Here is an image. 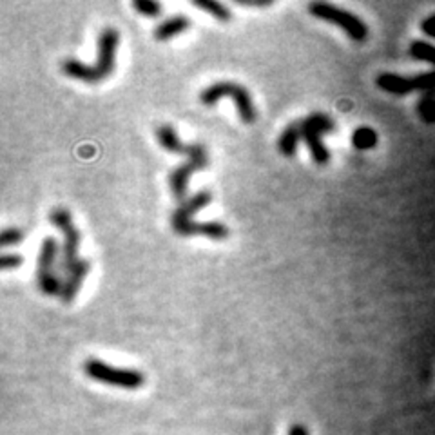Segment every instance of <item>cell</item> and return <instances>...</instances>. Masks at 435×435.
Listing matches in <instances>:
<instances>
[{"label":"cell","instance_id":"7a4b0ae2","mask_svg":"<svg viewBox=\"0 0 435 435\" xmlns=\"http://www.w3.org/2000/svg\"><path fill=\"white\" fill-rule=\"evenodd\" d=\"M120 44V33L114 27H105L98 35V54L95 66H87L77 59H66L60 63V69L66 77L75 80L96 84L102 82L114 71L116 66V51Z\"/></svg>","mask_w":435,"mask_h":435},{"label":"cell","instance_id":"44dd1931","mask_svg":"<svg viewBox=\"0 0 435 435\" xmlns=\"http://www.w3.org/2000/svg\"><path fill=\"white\" fill-rule=\"evenodd\" d=\"M421 29L426 33L428 36L435 38V15H430V17H426L425 20L421 22Z\"/></svg>","mask_w":435,"mask_h":435},{"label":"cell","instance_id":"9c48e42d","mask_svg":"<svg viewBox=\"0 0 435 435\" xmlns=\"http://www.w3.org/2000/svg\"><path fill=\"white\" fill-rule=\"evenodd\" d=\"M376 84L379 89L385 93L395 96L410 95V93H435V71L421 72L417 77H401V75H394V72H381L376 78Z\"/></svg>","mask_w":435,"mask_h":435},{"label":"cell","instance_id":"5bb4252c","mask_svg":"<svg viewBox=\"0 0 435 435\" xmlns=\"http://www.w3.org/2000/svg\"><path fill=\"white\" fill-rule=\"evenodd\" d=\"M192 6L207 11L211 17H214L220 22H231L232 20V15L229 11V8L225 4H222V2H216V0H192Z\"/></svg>","mask_w":435,"mask_h":435},{"label":"cell","instance_id":"8992f818","mask_svg":"<svg viewBox=\"0 0 435 435\" xmlns=\"http://www.w3.org/2000/svg\"><path fill=\"white\" fill-rule=\"evenodd\" d=\"M301 135L312 154L316 165H326L330 162V153L323 144V135H330L335 131V122L325 113H312L301 120Z\"/></svg>","mask_w":435,"mask_h":435},{"label":"cell","instance_id":"ac0fdd59","mask_svg":"<svg viewBox=\"0 0 435 435\" xmlns=\"http://www.w3.org/2000/svg\"><path fill=\"white\" fill-rule=\"evenodd\" d=\"M132 8H135L140 15L149 18L160 17V13H162L163 9L162 4L154 2V0H135V2H132Z\"/></svg>","mask_w":435,"mask_h":435},{"label":"cell","instance_id":"6da1fadb","mask_svg":"<svg viewBox=\"0 0 435 435\" xmlns=\"http://www.w3.org/2000/svg\"><path fill=\"white\" fill-rule=\"evenodd\" d=\"M49 222L54 229L62 231V259L60 267L63 272V285L60 299L63 303H72L82 289V283L91 270L89 259L80 258V231L77 229L72 216L66 207H54L49 213Z\"/></svg>","mask_w":435,"mask_h":435},{"label":"cell","instance_id":"603a6c76","mask_svg":"<svg viewBox=\"0 0 435 435\" xmlns=\"http://www.w3.org/2000/svg\"><path fill=\"white\" fill-rule=\"evenodd\" d=\"M289 435H308V428L303 425H292L289 428Z\"/></svg>","mask_w":435,"mask_h":435},{"label":"cell","instance_id":"3957f363","mask_svg":"<svg viewBox=\"0 0 435 435\" xmlns=\"http://www.w3.org/2000/svg\"><path fill=\"white\" fill-rule=\"evenodd\" d=\"M225 96L234 100L241 122L243 123L256 122L258 111H256V105H254L252 95H250V91L247 89V87L241 86V84H236V82L223 80L216 82V84H211V86L205 87V89L199 93V102L211 107V105L218 104V102L222 98H225Z\"/></svg>","mask_w":435,"mask_h":435},{"label":"cell","instance_id":"52a82bcc","mask_svg":"<svg viewBox=\"0 0 435 435\" xmlns=\"http://www.w3.org/2000/svg\"><path fill=\"white\" fill-rule=\"evenodd\" d=\"M308 11L310 15L319 20H325L328 24H335L339 26L346 35L352 38L353 42H365L368 38V26L362 22L361 18L352 15L346 9H341L328 2H312L308 4Z\"/></svg>","mask_w":435,"mask_h":435},{"label":"cell","instance_id":"9a60e30c","mask_svg":"<svg viewBox=\"0 0 435 435\" xmlns=\"http://www.w3.org/2000/svg\"><path fill=\"white\" fill-rule=\"evenodd\" d=\"M379 136L372 127H358L352 135V145L358 151H368L374 149L377 145Z\"/></svg>","mask_w":435,"mask_h":435},{"label":"cell","instance_id":"277c9868","mask_svg":"<svg viewBox=\"0 0 435 435\" xmlns=\"http://www.w3.org/2000/svg\"><path fill=\"white\" fill-rule=\"evenodd\" d=\"M84 374L93 381L104 383L109 386H116L123 390H138L145 385V376L135 368H118L107 365L102 359H86L84 361Z\"/></svg>","mask_w":435,"mask_h":435},{"label":"cell","instance_id":"e0dca14e","mask_svg":"<svg viewBox=\"0 0 435 435\" xmlns=\"http://www.w3.org/2000/svg\"><path fill=\"white\" fill-rule=\"evenodd\" d=\"M417 113L426 123H435V93L422 95L417 104Z\"/></svg>","mask_w":435,"mask_h":435},{"label":"cell","instance_id":"30bf717a","mask_svg":"<svg viewBox=\"0 0 435 435\" xmlns=\"http://www.w3.org/2000/svg\"><path fill=\"white\" fill-rule=\"evenodd\" d=\"M211 201H213V192H211L208 189L198 190L196 194L183 199V201H181L176 208H174V213H172V216H171L172 231L178 232L181 227L187 225L189 222H192V216H194L198 211L207 207Z\"/></svg>","mask_w":435,"mask_h":435},{"label":"cell","instance_id":"2e32d148","mask_svg":"<svg viewBox=\"0 0 435 435\" xmlns=\"http://www.w3.org/2000/svg\"><path fill=\"white\" fill-rule=\"evenodd\" d=\"M410 54H412L415 60L428 62L435 68V45L422 40H413L412 44H410Z\"/></svg>","mask_w":435,"mask_h":435},{"label":"cell","instance_id":"ba28073f","mask_svg":"<svg viewBox=\"0 0 435 435\" xmlns=\"http://www.w3.org/2000/svg\"><path fill=\"white\" fill-rule=\"evenodd\" d=\"M187 162L181 163L180 167L169 174V187H171L172 196L180 201L187 199V187H189L190 176L196 171H204L208 167V153L205 145L201 144H187Z\"/></svg>","mask_w":435,"mask_h":435},{"label":"cell","instance_id":"7c38bea8","mask_svg":"<svg viewBox=\"0 0 435 435\" xmlns=\"http://www.w3.org/2000/svg\"><path fill=\"white\" fill-rule=\"evenodd\" d=\"M301 140H303V135H301V123L299 122L290 123V125L285 127V131L281 132L280 140H277V151H280V154L290 158V156H294L296 154L298 145Z\"/></svg>","mask_w":435,"mask_h":435},{"label":"cell","instance_id":"d6986e66","mask_svg":"<svg viewBox=\"0 0 435 435\" xmlns=\"http://www.w3.org/2000/svg\"><path fill=\"white\" fill-rule=\"evenodd\" d=\"M24 241V231L22 229H17V227H8L2 231L0 236V243L2 247H15V245L22 243Z\"/></svg>","mask_w":435,"mask_h":435},{"label":"cell","instance_id":"5b68a950","mask_svg":"<svg viewBox=\"0 0 435 435\" xmlns=\"http://www.w3.org/2000/svg\"><path fill=\"white\" fill-rule=\"evenodd\" d=\"M56 259H59V241L47 236L40 243L38 250V263H36V283L42 294L59 296L62 292L63 277L59 274L56 268Z\"/></svg>","mask_w":435,"mask_h":435},{"label":"cell","instance_id":"ffe728a7","mask_svg":"<svg viewBox=\"0 0 435 435\" xmlns=\"http://www.w3.org/2000/svg\"><path fill=\"white\" fill-rule=\"evenodd\" d=\"M24 265V258L20 254H4L0 258V267L4 270H15V268H20Z\"/></svg>","mask_w":435,"mask_h":435},{"label":"cell","instance_id":"4fadbf2b","mask_svg":"<svg viewBox=\"0 0 435 435\" xmlns=\"http://www.w3.org/2000/svg\"><path fill=\"white\" fill-rule=\"evenodd\" d=\"M156 138H158L160 145H162L163 149L169 151V153L185 154L187 144H183V142L180 140L176 129L172 125H160L158 129H156Z\"/></svg>","mask_w":435,"mask_h":435},{"label":"cell","instance_id":"7402d4cb","mask_svg":"<svg viewBox=\"0 0 435 435\" xmlns=\"http://www.w3.org/2000/svg\"><path fill=\"white\" fill-rule=\"evenodd\" d=\"M236 4L249 6V8H267L270 6V0H236Z\"/></svg>","mask_w":435,"mask_h":435},{"label":"cell","instance_id":"8fae6325","mask_svg":"<svg viewBox=\"0 0 435 435\" xmlns=\"http://www.w3.org/2000/svg\"><path fill=\"white\" fill-rule=\"evenodd\" d=\"M190 27V18L185 15H174V17L163 20L156 29H154V38L160 42L171 40L174 36L185 33Z\"/></svg>","mask_w":435,"mask_h":435}]
</instances>
